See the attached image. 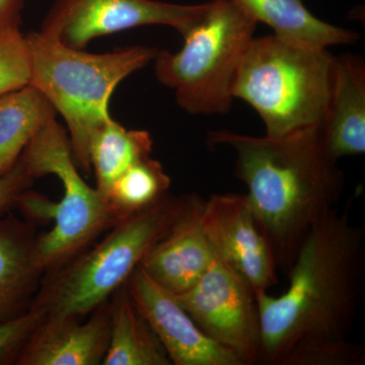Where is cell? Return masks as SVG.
I'll return each mask as SVG.
<instances>
[{
    "instance_id": "cell-1",
    "label": "cell",
    "mask_w": 365,
    "mask_h": 365,
    "mask_svg": "<svg viewBox=\"0 0 365 365\" xmlns=\"http://www.w3.org/2000/svg\"><path fill=\"white\" fill-rule=\"evenodd\" d=\"M287 273L279 297L255 292L261 364H364V348L348 341L364 297V227L353 225L347 209L331 211L309 230Z\"/></svg>"
},
{
    "instance_id": "cell-2",
    "label": "cell",
    "mask_w": 365,
    "mask_h": 365,
    "mask_svg": "<svg viewBox=\"0 0 365 365\" xmlns=\"http://www.w3.org/2000/svg\"><path fill=\"white\" fill-rule=\"evenodd\" d=\"M207 143L235 150V176L246 185L276 268L288 272L309 230L344 193V174L326 150L321 126L278 137L209 131Z\"/></svg>"
},
{
    "instance_id": "cell-3",
    "label": "cell",
    "mask_w": 365,
    "mask_h": 365,
    "mask_svg": "<svg viewBox=\"0 0 365 365\" xmlns=\"http://www.w3.org/2000/svg\"><path fill=\"white\" fill-rule=\"evenodd\" d=\"M32 62L30 85L49 101L67 125L78 167L91 170L93 132L112 119L110 101L122 81L153 61L158 49L133 46L91 54L62 44L43 32L26 36Z\"/></svg>"
},
{
    "instance_id": "cell-4",
    "label": "cell",
    "mask_w": 365,
    "mask_h": 365,
    "mask_svg": "<svg viewBox=\"0 0 365 365\" xmlns=\"http://www.w3.org/2000/svg\"><path fill=\"white\" fill-rule=\"evenodd\" d=\"M194 195L165 194L155 203L125 216L100 244L56 269L31 307L44 317L79 319L107 304L151 247L168 234Z\"/></svg>"
},
{
    "instance_id": "cell-5",
    "label": "cell",
    "mask_w": 365,
    "mask_h": 365,
    "mask_svg": "<svg viewBox=\"0 0 365 365\" xmlns=\"http://www.w3.org/2000/svg\"><path fill=\"white\" fill-rule=\"evenodd\" d=\"M334 61L328 49L294 44L275 35L254 38L235 76L234 98L258 113L267 136L322 126Z\"/></svg>"
},
{
    "instance_id": "cell-6",
    "label": "cell",
    "mask_w": 365,
    "mask_h": 365,
    "mask_svg": "<svg viewBox=\"0 0 365 365\" xmlns=\"http://www.w3.org/2000/svg\"><path fill=\"white\" fill-rule=\"evenodd\" d=\"M20 158L33 178L54 175L63 187L58 203L26 190L16 204L26 215L54 222L52 230L34 245V262L42 272L71 261L101 232L119 222L98 190L79 174L71 141L56 118L37 132Z\"/></svg>"
},
{
    "instance_id": "cell-7",
    "label": "cell",
    "mask_w": 365,
    "mask_h": 365,
    "mask_svg": "<svg viewBox=\"0 0 365 365\" xmlns=\"http://www.w3.org/2000/svg\"><path fill=\"white\" fill-rule=\"evenodd\" d=\"M257 25L232 0H213L201 20L182 37L178 52L158 50V83L175 93L191 115H225L234 103V85Z\"/></svg>"
},
{
    "instance_id": "cell-8",
    "label": "cell",
    "mask_w": 365,
    "mask_h": 365,
    "mask_svg": "<svg viewBox=\"0 0 365 365\" xmlns=\"http://www.w3.org/2000/svg\"><path fill=\"white\" fill-rule=\"evenodd\" d=\"M176 297L198 328L234 352L242 365L261 364L256 295L251 285L222 259L215 254L195 284Z\"/></svg>"
},
{
    "instance_id": "cell-9",
    "label": "cell",
    "mask_w": 365,
    "mask_h": 365,
    "mask_svg": "<svg viewBox=\"0 0 365 365\" xmlns=\"http://www.w3.org/2000/svg\"><path fill=\"white\" fill-rule=\"evenodd\" d=\"M207 6L208 2L182 6L155 0H56L41 32L74 49H83L96 38L143 26H170L184 37Z\"/></svg>"
},
{
    "instance_id": "cell-10",
    "label": "cell",
    "mask_w": 365,
    "mask_h": 365,
    "mask_svg": "<svg viewBox=\"0 0 365 365\" xmlns=\"http://www.w3.org/2000/svg\"><path fill=\"white\" fill-rule=\"evenodd\" d=\"M200 223L215 256L254 292L277 283L275 262L257 225L246 194H215L203 201Z\"/></svg>"
},
{
    "instance_id": "cell-11",
    "label": "cell",
    "mask_w": 365,
    "mask_h": 365,
    "mask_svg": "<svg viewBox=\"0 0 365 365\" xmlns=\"http://www.w3.org/2000/svg\"><path fill=\"white\" fill-rule=\"evenodd\" d=\"M127 287L172 364L242 365L234 352L198 328L176 294L155 282L139 266L127 281Z\"/></svg>"
},
{
    "instance_id": "cell-12",
    "label": "cell",
    "mask_w": 365,
    "mask_h": 365,
    "mask_svg": "<svg viewBox=\"0 0 365 365\" xmlns=\"http://www.w3.org/2000/svg\"><path fill=\"white\" fill-rule=\"evenodd\" d=\"M88 322L73 317L47 316L21 348L16 364H102L109 346L110 312L107 304Z\"/></svg>"
},
{
    "instance_id": "cell-13",
    "label": "cell",
    "mask_w": 365,
    "mask_h": 365,
    "mask_svg": "<svg viewBox=\"0 0 365 365\" xmlns=\"http://www.w3.org/2000/svg\"><path fill=\"white\" fill-rule=\"evenodd\" d=\"M203 201L195 194L168 234L151 247L139 264L151 279L175 294L193 287L215 258L201 227Z\"/></svg>"
},
{
    "instance_id": "cell-14",
    "label": "cell",
    "mask_w": 365,
    "mask_h": 365,
    "mask_svg": "<svg viewBox=\"0 0 365 365\" xmlns=\"http://www.w3.org/2000/svg\"><path fill=\"white\" fill-rule=\"evenodd\" d=\"M321 129L334 160L364 155L365 63L360 55L335 57L330 102Z\"/></svg>"
},
{
    "instance_id": "cell-15",
    "label": "cell",
    "mask_w": 365,
    "mask_h": 365,
    "mask_svg": "<svg viewBox=\"0 0 365 365\" xmlns=\"http://www.w3.org/2000/svg\"><path fill=\"white\" fill-rule=\"evenodd\" d=\"M256 23L272 29L273 35L294 44L328 49L353 45L359 33L331 25L314 16L302 0H232Z\"/></svg>"
},
{
    "instance_id": "cell-16",
    "label": "cell",
    "mask_w": 365,
    "mask_h": 365,
    "mask_svg": "<svg viewBox=\"0 0 365 365\" xmlns=\"http://www.w3.org/2000/svg\"><path fill=\"white\" fill-rule=\"evenodd\" d=\"M32 232L16 218L0 220V323L26 313L42 271L33 258Z\"/></svg>"
},
{
    "instance_id": "cell-17",
    "label": "cell",
    "mask_w": 365,
    "mask_h": 365,
    "mask_svg": "<svg viewBox=\"0 0 365 365\" xmlns=\"http://www.w3.org/2000/svg\"><path fill=\"white\" fill-rule=\"evenodd\" d=\"M111 297L109 346L102 364H172L157 334L134 304L127 282Z\"/></svg>"
},
{
    "instance_id": "cell-18",
    "label": "cell",
    "mask_w": 365,
    "mask_h": 365,
    "mask_svg": "<svg viewBox=\"0 0 365 365\" xmlns=\"http://www.w3.org/2000/svg\"><path fill=\"white\" fill-rule=\"evenodd\" d=\"M56 114L32 86L0 96V178L13 169L33 137Z\"/></svg>"
},
{
    "instance_id": "cell-19",
    "label": "cell",
    "mask_w": 365,
    "mask_h": 365,
    "mask_svg": "<svg viewBox=\"0 0 365 365\" xmlns=\"http://www.w3.org/2000/svg\"><path fill=\"white\" fill-rule=\"evenodd\" d=\"M153 145L150 132L128 130L113 118L93 132L88 155L97 180L96 189L105 200L118 177L134 163L151 157Z\"/></svg>"
},
{
    "instance_id": "cell-20",
    "label": "cell",
    "mask_w": 365,
    "mask_h": 365,
    "mask_svg": "<svg viewBox=\"0 0 365 365\" xmlns=\"http://www.w3.org/2000/svg\"><path fill=\"white\" fill-rule=\"evenodd\" d=\"M170 179L158 160L150 157L128 168L113 182L106 201L119 220L168 194Z\"/></svg>"
},
{
    "instance_id": "cell-21",
    "label": "cell",
    "mask_w": 365,
    "mask_h": 365,
    "mask_svg": "<svg viewBox=\"0 0 365 365\" xmlns=\"http://www.w3.org/2000/svg\"><path fill=\"white\" fill-rule=\"evenodd\" d=\"M32 62L20 30L0 33V96L30 85Z\"/></svg>"
},
{
    "instance_id": "cell-22",
    "label": "cell",
    "mask_w": 365,
    "mask_h": 365,
    "mask_svg": "<svg viewBox=\"0 0 365 365\" xmlns=\"http://www.w3.org/2000/svg\"><path fill=\"white\" fill-rule=\"evenodd\" d=\"M43 318V313L31 307L26 313L0 323V364L16 360L21 348Z\"/></svg>"
},
{
    "instance_id": "cell-23",
    "label": "cell",
    "mask_w": 365,
    "mask_h": 365,
    "mask_svg": "<svg viewBox=\"0 0 365 365\" xmlns=\"http://www.w3.org/2000/svg\"><path fill=\"white\" fill-rule=\"evenodd\" d=\"M33 179L19 158L13 169L0 178V215L16 206L19 198L31 186Z\"/></svg>"
},
{
    "instance_id": "cell-24",
    "label": "cell",
    "mask_w": 365,
    "mask_h": 365,
    "mask_svg": "<svg viewBox=\"0 0 365 365\" xmlns=\"http://www.w3.org/2000/svg\"><path fill=\"white\" fill-rule=\"evenodd\" d=\"M25 0H0V33L20 30Z\"/></svg>"
}]
</instances>
